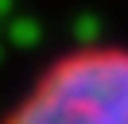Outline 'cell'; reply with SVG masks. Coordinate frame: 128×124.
Returning <instances> with one entry per match:
<instances>
[{
  "label": "cell",
  "instance_id": "cell-1",
  "mask_svg": "<svg viewBox=\"0 0 128 124\" xmlns=\"http://www.w3.org/2000/svg\"><path fill=\"white\" fill-rule=\"evenodd\" d=\"M4 124H128V46H78L54 58Z\"/></svg>",
  "mask_w": 128,
  "mask_h": 124
}]
</instances>
